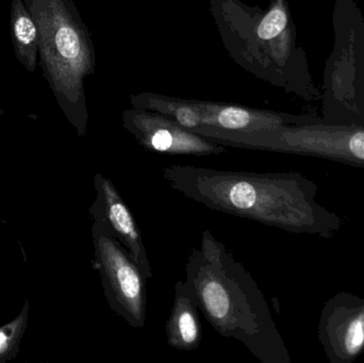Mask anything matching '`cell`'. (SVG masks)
I'll return each instance as SVG.
<instances>
[{
    "instance_id": "4fadbf2b",
    "label": "cell",
    "mask_w": 364,
    "mask_h": 363,
    "mask_svg": "<svg viewBox=\"0 0 364 363\" xmlns=\"http://www.w3.org/2000/svg\"><path fill=\"white\" fill-rule=\"evenodd\" d=\"M10 31L17 61L28 72H36L38 64V30L23 0L11 2Z\"/></svg>"
},
{
    "instance_id": "7a4b0ae2",
    "label": "cell",
    "mask_w": 364,
    "mask_h": 363,
    "mask_svg": "<svg viewBox=\"0 0 364 363\" xmlns=\"http://www.w3.org/2000/svg\"><path fill=\"white\" fill-rule=\"evenodd\" d=\"M186 281L216 332L244 345L262 363H292L267 300L245 266L209 229L188 254Z\"/></svg>"
},
{
    "instance_id": "277c9868",
    "label": "cell",
    "mask_w": 364,
    "mask_h": 363,
    "mask_svg": "<svg viewBox=\"0 0 364 363\" xmlns=\"http://www.w3.org/2000/svg\"><path fill=\"white\" fill-rule=\"evenodd\" d=\"M38 30L43 77L60 109L80 138L87 136L89 110L85 80L96 70L89 28L73 0H23Z\"/></svg>"
},
{
    "instance_id": "7c38bea8",
    "label": "cell",
    "mask_w": 364,
    "mask_h": 363,
    "mask_svg": "<svg viewBox=\"0 0 364 363\" xmlns=\"http://www.w3.org/2000/svg\"><path fill=\"white\" fill-rule=\"evenodd\" d=\"M168 345L178 351L198 349L203 339L199 308L192 288L184 281L175 286L174 300L166 324Z\"/></svg>"
},
{
    "instance_id": "8fae6325",
    "label": "cell",
    "mask_w": 364,
    "mask_h": 363,
    "mask_svg": "<svg viewBox=\"0 0 364 363\" xmlns=\"http://www.w3.org/2000/svg\"><path fill=\"white\" fill-rule=\"evenodd\" d=\"M190 104L196 117L197 128L210 127L223 131L252 132L278 126L322 121L316 115L290 114L224 102L190 99Z\"/></svg>"
},
{
    "instance_id": "9c48e42d",
    "label": "cell",
    "mask_w": 364,
    "mask_h": 363,
    "mask_svg": "<svg viewBox=\"0 0 364 363\" xmlns=\"http://www.w3.org/2000/svg\"><path fill=\"white\" fill-rule=\"evenodd\" d=\"M318 340L331 363H353L364 352V298L340 292L325 303Z\"/></svg>"
},
{
    "instance_id": "6da1fadb",
    "label": "cell",
    "mask_w": 364,
    "mask_h": 363,
    "mask_svg": "<svg viewBox=\"0 0 364 363\" xmlns=\"http://www.w3.org/2000/svg\"><path fill=\"white\" fill-rule=\"evenodd\" d=\"M164 180L211 210L299 234L331 239L343 220L316 202L318 185L301 173H252L168 166Z\"/></svg>"
},
{
    "instance_id": "9a60e30c",
    "label": "cell",
    "mask_w": 364,
    "mask_h": 363,
    "mask_svg": "<svg viewBox=\"0 0 364 363\" xmlns=\"http://www.w3.org/2000/svg\"><path fill=\"white\" fill-rule=\"evenodd\" d=\"M4 114V109L1 108V107H0V117H2V115Z\"/></svg>"
},
{
    "instance_id": "3957f363",
    "label": "cell",
    "mask_w": 364,
    "mask_h": 363,
    "mask_svg": "<svg viewBox=\"0 0 364 363\" xmlns=\"http://www.w3.org/2000/svg\"><path fill=\"white\" fill-rule=\"evenodd\" d=\"M210 12L227 53L243 70L307 102L321 99L287 0H269L265 11L241 0H210Z\"/></svg>"
},
{
    "instance_id": "ba28073f",
    "label": "cell",
    "mask_w": 364,
    "mask_h": 363,
    "mask_svg": "<svg viewBox=\"0 0 364 363\" xmlns=\"http://www.w3.org/2000/svg\"><path fill=\"white\" fill-rule=\"evenodd\" d=\"M123 127L143 148L172 156L222 155L225 145L182 127L177 121L153 112L132 107L122 113Z\"/></svg>"
},
{
    "instance_id": "52a82bcc",
    "label": "cell",
    "mask_w": 364,
    "mask_h": 363,
    "mask_svg": "<svg viewBox=\"0 0 364 363\" xmlns=\"http://www.w3.org/2000/svg\"><path fill=\"white\" fill-rule=\"evenodd\" d=\"M94 266L102 279L105 298L115 315L136 330L146 322V281L127 249L100 222L92 227Z\"/></svg>"
},
{
    "instance_id": "30bf717a",
    "label": "cell",
    "mask_w": 364,
    "mask_h": 363,
    "mask_svg": "<svg viewBox=\"0 0 364 363\" xmlns=\"http://www.w3.org/2000/svg\"><path fill=\"white\" fill-rule=\"evenodd\" d=\"M94 187L96 198L89 210L92 219L110 230L111 234L127 249L147 281L153 278L142 232L119 190L102 173L94 176Z\"/></svg>"
},
{
    "instance_id": "5b68a950",
    "label": "cell",
    "mask_w": 364,
    "mask_h": 363,
    "mask_svg": "<svg viewBox=\"0 0 364 363\" xmlns=\"http://www.w3.org/2000/svg\"><path fill=\"white\" fill-rule=\"evenodd\" d=\"M333 26L321 119L331 125L364 126V17L356 0H333Z\"/></svg>"
},
{
    "instance_id": "5bb4252c",
    "label": "cell",
    "mask_w": 364,
    "mask_h": 363,
    "mask_svg": "<svg viewBox=\"0 0 364 363\" xmlns=\"http://www.w3.org/2000/svg\"><path fill=\"white\" fill-rule=\"evenodd\" d=\"M29 306L26 303L16 319L0 326V362L12 359L18 353L19 345L26 332Z\"/></svg>"
},
{
    "instance_id": "8992f818",
    "label": "cell",
    "mask_w": 364,
    "mask_h": 363,
    "mask_svg": "<svg viewBox=\"0 0 364 363\" xmlns=\"http://www.w3.org/2000/svg\"><path fill=\"white\" fill-rule=\"evenodd\" d=\"M194 132L225 146L320 158L364 170V126L320 121L252 132L223 131L210 127H199Z\"/></svg>"
}]
</instances>
